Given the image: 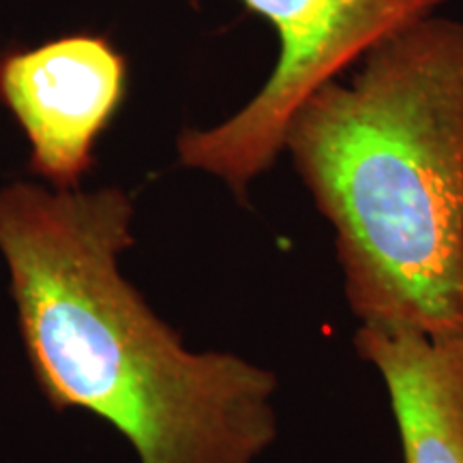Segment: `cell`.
Listing matches in <instances>:
<instances>
[{
  "mask_svg": "<svg viewBox=\"0 0 463 463\" xmlns=\"http://www.w3.org/2000/svg\"><path fill=\"white\" fill-rule=\"evenodd\" d=\"M127 191L0 189V256L34 382L118 431L137 463H253L277 438L269 369L191 352L120 270Z\"/></svg>",
  "mask_w": 463,
  "mask_h": 463,
  "instance_id": "6da1fadb",
  "label": "cell"
},
{
  "mask_svg": "<svg viewBox=\"0 0 463 463\" xmlns=\"http://www.w3.org/2000/svg\"><path fill=\"white\" fill-rule=\"evenodd\" d=\"M283 150L333 225L352 314L463 335V22L373 48L297 109Z\"/></svg>",
  "mask_w": 463,
  "mask_h": 463,
  "instance_id": "7a4b0ae2",
  "label": "cell"
},
{
  "mask_svg": "<svg viewBox=\"0 0 463 463\" xmlns=\"http://www.w3.org/2000/svg\"><path fill=\"white\" fill-rule=\"evenodd\" d=\"M279 37L273 73L247 106L208 129H187L176 142L178 161L222 181L241 202L269 172L286 144L297 109L314 92L358 65L373 48L449 0H241Z\"/></svg>",
  "mask_w": 463,
  "mask_h": 463,
  "instance_id": "3957f363",
  "label": "cell"
},
{
  "mask_svg": "<svg viewBox=\"0 0 463 463\" xmlns=\"http://www.w3.org/2000/svg\"><path fill=\"white\" fill-rule=\"evenodd\" d=\"M125 84L123 54L99 34L0 54V101L24 131L33 172L54 189H80Z\"/></svg>",
  "mask_w": 463,
  "mask_h": 463,
  "instance_id": "277c9868",
  "label": "cell"
},
{
  "mask_svg": "<svg viewBox=\"0 0 463 463\" xmlns=\"http://www.w3.org/2000/svg\"><path fill=\"white\" fill-rule=\"evenodd\" d=\"M354 345L389 389L403 463H463V335L363 324Z\"/></svg>",
  "mask_w": 463,
  "mask_h": 463,
  "instance_id": "5b68a950",
  "label": "cell"
}]
</instances>
